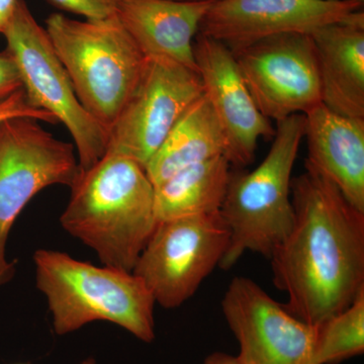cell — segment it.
<instances>
[{"label": "cell", "mask_w": 364, "mask_h": 364, "mask_svg": "<svg viewBox=\"0 0 364 364\" xmlns=\"http://www.w3.org/2000/svg\"><path fill=\"white\" fill-rule=\"evenodd\" d=\"M52 6L83 16L86 21H104L116 16L121 0H47Z\"/></svg>", "instance_id": "cell-20"}, {"label": "cell", "mask_w": 364, "mask_h": 364, "mask_svg": "<svg viewBox=\"0 0 364 364\" xmlns=\"http://www.w3.org/2000/svg\"><path fill=\"white\" fill-rule=\"evenodd\" d=\"M14 364H30V363H14ZM81 364H97V361H95V358H90L87 359H85V361H83Z\"/></svg>", "instance_id": "cell-25"}, {"label": "cell", "mask_w": 364, "mask_h": 364, "mask_svg": "<svg viewBox=\"0 0 364 364\" xmlns=\"http://www.w3.org/2000/svg\"><path fill=\"white\" fill-rule=\"evenodd\" d=\"M274 139L262 162L250 172L231 173L220 215L230 232L219 267L229 269L246 251L269 258L294 222L291 173L305 136V114L277 122Z\"/></svg>", "instance_id": "cell-4"}, {"label": "cell", "mask_w": 364, "mask_h": 364, "mask_svg": "<svg viewBox=\"0 0 364 364\" xmlns=\"http://www.w3.org/2000/svg\"><path fill=\"white\" fill-rule=\"evenodd\" d=\"M18 0H0V33L11 20Z\"/></svg>", "instance_id": "cell-23"}, {"label": "cell", "mask_w": 364, "mask_h": 364, "mask_svg": "<svg viewBox=\"0 0 364 364\" xmlns=\"http://www.w3.org/2000/svg\"><path fill=\"white\" fill-rule=\"evenodd\" d=\"M321 102L341 116L364 119V14L323 26L312 35Z\"/></svg>", "instance_id": "cell-16"}, {"label": "cell", "mask_w": 364, "mask_h": 364, "mask_svg": "<svg viewBox=\"0 0 364 364\" xmlns=\"http://www.w3.org/2000/svg\"><path fill=\"white\" fill-rule=\"evenodd\" d=\"M33 260L36 286L47 299L57 335L107 321L146 343L155 339L154 298L133 272L48 249L36 251Z\"/></svg>", "instance_id": "cell-3"}, {"label": "cell", "mask_w": 364, "mask_h": 364, "mask_svg": "<svg viewBox=\"0 0 364 364\" xmlns=\"http://www.w3.org/2000/svg\"><path fill=\"white\" fill-rule=\"evenodd\" d=\"M305 117L306 168L332 182L364 213V119L335 114L322 104Z\"/></svg>", "instance_id": "cell-15"}, {"label": "cell", "mask_w": 364, "mask_h": 364, "mask_svg": "<svg viewBox=\"0 0 364 364\" xmlns=\"http://www.w3.org/2000/svg\"><path fill=\"white\" fill-rule=\"evenodd\" d=\"M23 90V83L13 58L6 51L0 53V105Z\"/></svg>", "instance_id": "cell-22"}, {"label": "cell", "mask_w": 364, "mask_h": 364, "mask_svg": "<svg viewBox=\"0 0 364 364\" xmlns=\"http://www.w3.org/2000/svg\"><path fill=\"white\" fill-rule=\"evenodd\" d=\"M210 1H214V0H210Z\"/></svg>", "instance_id": "cell-27"}, {"label": "cell", "mask_w": 364, "mask_h": 364, "mask_svg": "<svg viewBox=\"0 0 364 364\" xmlns=\"http://www.w3.org/2000/svg\"><path fill=\"white\" fill-rule=\"evenodd\" d=\"M364 352V294L317 327L315 364H338Z\"/></svg>", "instance_id": "cell-19"}, {"label": "cell", "mask_w": 364, "mask_h": 364, "mask_svg": "<svg viewBox=\"0 0 364 364\" xmlns=\"http://www.w3.org/2000/svg\"><path fill=\"white\" fill-rule=\"evenodd\" d=\"M33 117L40 122H47L50 124H57L56 117L49 112L42 111L33 107L28 102L25 92L21 90L9 98L4 104L0 105V123L9 117Z\"/></svg>", "instance_id": "cell-21"}, {"label": "cell", "mask_w": 364, "mask_h": 364, "mask_svg": "<svg viewBox=\"0 0 364 364\" xmlns=\"http://www.w3.org/2000/svg\"><path fill=\"white\" fill-rule=\"evenodd\" d=\"M222 311L238 340L241 364H315L317 327L299 320L253 280L232 279Z\"/></svg>", "instance_id": "cell-11"}, {"label": "cell", "mask_w": 364, "mask_h": 364, "mask_svg": "<svg viewBox=\"0 0 364 364\" xmlns=\"http://www.w3.org/2000/svg\"><path fill=\"white\" fill-rule=\"evenodd\" d=\"M291 189L293 226L269 257L273 282L287 310L318 327L364 294V213L311 169Z\"/></svg>", "instance_id": "cell-1"}, {"label": "cell", "mask_w": 364, "mask_h": 364, "mask_svg": "<svg viewBox=\"0 0 364 364\" xmlns=\"http://www.w3.org/2000/svg\"><path fill=\"white\" fill-rule=\"evenodd\" d=\"M203 364H241L237 356L229 355L223 352H215L205 358Z\"/></svg>", "instance_id": "cell-24"}, {"label": "cell", "mask_w": 364, "mask_h": 364, "mask_svg": "<svg viewBox=\"0 0 364 364\" xmlns=\"http://www.w3.org/2000/svg\"><path fill=\"white\" fill-rule=\"evenodd\" d=\"M46 31L79 102L109 132L136 90L147 58L117 16L95 21L53 14Z\"/></svg>", "instance_id": "cell-5"}, {"label": "cell", "mask_w": 364, "mask_h": 364, "mask_svg": "<svg viewBox=\"0 0 364 364\" xmlns=\"http://www.w3.org/2000/svg\"><path fill=\"white\" fill-rule=\"evenodd\" d=\"M62 228L97 253L105 267L132 272L157 225L154 186L130 158L107 154L79 172Z\"/></svg>", "instance_id": "cell-2"}, {"label": "cell", "mask_w": 364, "mask_h": 364, "mask_svg": "<svg viewBox=\"0 0 364 364\" xmlns=\"http://www.w3.org/2000/svg\"><path fill=\"white\" fill-rule=\"evenodd\" d=\"M230 166L222 155L181 170L155 186L157 223L219 213L231 177Z\"/></svg>", "instance_id": "cell-18"}, {"label": "cell", "mask_w": 364, "mask_h": 364, "mask_svg": "<svg viewBox=\"0 0 364 364\" xmlns=\"http://www.w3.org/2000/svg\"><path fill=\"white\" fill-rule=\"evenodd\" d=\"M212 4L210 0H121L117 16L146 58L172 60L198 72L193 43Z\"/></svg>", "instance_id": "cell-14"}, {"label": "cell", "mask_w": 364, "mask_h": 364, "mask_svg": "<svg viewBox=\"0 0 364 364\" xmlns=\"http://www.w3.org/2000/svg\"><path fill=\"white\" fill-rule=\"evenodd\" d=\"M232 53L256 107L269 121L306 114L322 104L311 35L272 36Z\"/></svg>", "instance_id": "cell-10"}, {"label": "cell", "mask_w": 364, "mask_h": 364, "mask_svg": "<svg viewBox=\"0 0 364 364\" xmlns=\"http://www.w3.org/2000/svg\"><path fill=\"white\" fill-rule=\"evenodd\" d=\"M203 95L198 72L172 60L147 58L136 90L109 130L107 153L130 158L145 169L179 119Z\"/></svg>", "instance_id": "cell-9"}, {"label": "cell", "mask_w": 364, "mask_h": 364, "mask_svg": "<svg viewBox=\"0 0 364 364\" xmlns=\"http://www.w3.org/2000/svg\"><path fill=\"white\" fill-rule=\"evenodd\" d=\"M193 51L203 95L226 136L225 156L235 166H246L252 162L258 141L272 138L275 130L256 107L231 50L198 33Z\"/></svg>", "instance_id": "cell-13"}, {"label": "cell", "mask_w": 364, "mask_h": 364, "mask_svg": "<svg viewBox=\"0 0 364 364\" xmlns=\"http://www.w3.org/2000/svg\"><path fill=\"white\" fill-rule=\"evenodd\" d=\"M230 232L219 213L158 222L133 268L164 309L191 299L220 264Z\"/></svg>", "instance_id": "cell-8"}, {"label": "cell", "mask_w": 364, "mask_h": 364, "mask_svg": "<svg viewBox=\"0 0 364 364\" xmlns=\"http://www.w3.org/2000/svg\"><path fill=\"white\" fill-rule=\"evenodd\" d=\"M1 33L6 41L4 51L16 63L28 102L66 127L74 141L79 169L90 168L107 153L109 132L79 102L47 31L33 18L25 0L16 1Z\"/></svg>", "instance_id": "cell-6"}, {"label": "cell", "mask_w": 364, "mask_h": 364, "mask_svg": "<svg viewBox=\"0 0 364 364\" xmlns=\"http://www.w3.org/2000/svg\"><path fill=\"white\" fill-rule=\"evenodd\" d=\"M227 141L221 124L205 95L198 98L179 119L146 166V173L157 186L177 172L226 155Z\"/></svg>", "instance_id": "cell-17"}, {"label": "cell", "mask_w": 364, "mask_h": 364, "mask_svg": "<svg viewBox=\"0 0 364 364\" xmlns=\"http://www.w3.org/2000/svg\"><path fill=\"white\" fill-rule=\"evenodd\" d=\"M79 172L73 144L55 138L38 119L16 117L0 123V286L16 273L6 244L18 215L43 189L71 188Z\"/></svg>", "instance_id": "cell-7"}, {"label": "cell", "mask_w": 364, "mask_h": 364, "mask_svg": "<svg viewBox=\"0 0 364 364\" xmlns=\"http://www.w3.org/2000/svg\"><path fill=\"white\" fill-rule=\"evenodd\" d=\"M361 6L358 0H215L198 33L235 52L272 36L312 35L348 21Z\"/></svg>", "instance_id": "cell-12"}, {"label": "cell", "mask_w": 364, "mask_h": 364, "mask_svg": "<svg viewBox=\"0 0 364 364\" xmlns=\"http://www.w3.org/2000/svg\"><path fill=\"white\" fill-rule=\"evenodd\" d=\"M358 1L361 2V4H363L364 0H358Z\"/></svg>", "instance_id": "cell-26"}]
</instances>
